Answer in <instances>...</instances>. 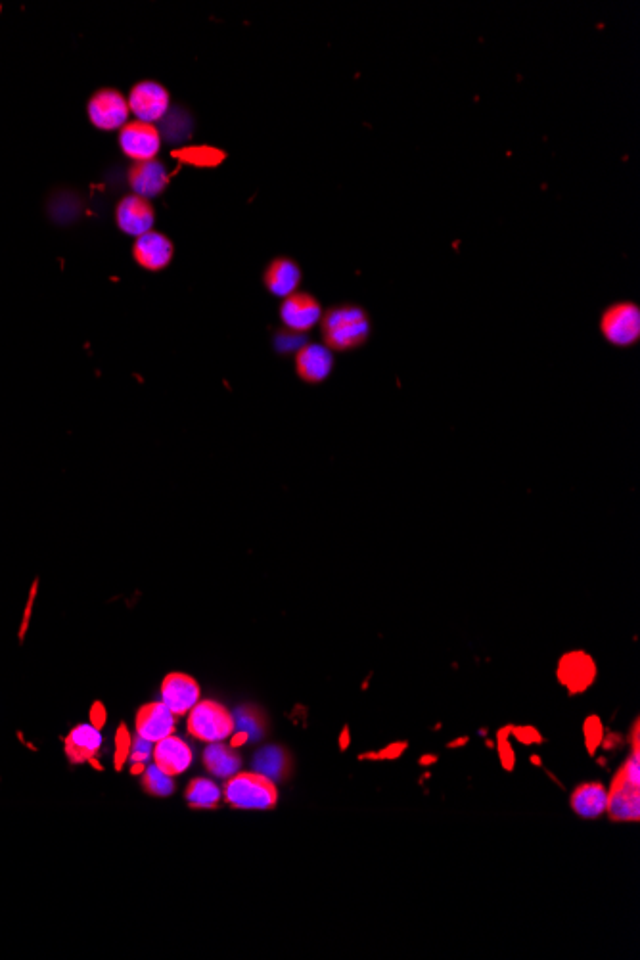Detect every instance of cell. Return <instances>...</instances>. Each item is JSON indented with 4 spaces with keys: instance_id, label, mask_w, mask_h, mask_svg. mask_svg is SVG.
Segmentation results:
<instances>
[{
    "instance_id": "d4e9b609",
    "label": "cell",
    "mask_w": 640,
    "mask_h": 960,
    "mask_svg": "<svg viewBox=\"0 0 640 960\" xmlns=\"http://www.w3.org/2000/svg\"><path fill=\"white\" fill-rule=\"evenodd\" d=\"M236 717H238V719H236L234 727H236L238 731L244 732L248 738L255 740V738H259V736L263 734V723H261L257 711H253V709L250 708L238 709V715H236Z\"/></svg>"
},
{
    "instance_id": "f1b7e54d",
    "label": "cell",
    "mask_w": 640,
    "mask_h": 960,
    "mask_svg": "<svg viewBox=\"0 0 640 960\" xmlns=\"http://www.w3.org/2000/svg\"><path fill=\"white\" fill-rule=\"evenodd\" d=\"M510 732H512V727H506V729L499 732L501 759H503V765L508 771L514 767V752H512V746H510V740H508V734H510Z\"/></svg>"
},
{
    "instance_id": "4fadbf2b",
    "label": "cell",
    "mask_w": 640,
    "mask_h": 960,
    "mask_svg": "<svg viewBox=\"0 0 640 960\" xmlns=\"http://www.w3.org/2000/svg\"><path fill=\"white\" fill-rule=\"evenodd\" d=\"M334 368V355L324 343H307L299 347L296 355L298 376L307 384L324 382Z\"/></svg>"
},
{
    "instance_id": "7c38bea8",
    "label": "cell",
    "mask_w": 640,
    "mask_h": 960,
    "mask_svg": "<svg viewBox=\"0 0 640 960\" xmlns=\"http://www.w3.org/2000/svg\"><path fill=\"white\" fill-rule=\"evenodd\" d=\"M596 663L587 652L575 650L558 663V681L572 694H579L595 683Z\"/></svg>"
},
{
    "instance_id": "7402d4cb",
    "label": "cell",
    "mask_w": 640,
    "mask_h": 960,
    "mask_svg": "<svg viewBox=\"0 0 640 960\" xmlns=\"http://www.w3.org/2000/svg\"><path fill=\"white\" fill-rule=\"evenodd\" d=\"M288 765H290L288 755L276 746L261 750L259 754L255 755V761H253L255 771L263 777L271 778V780H280V778L286 777Z\"/></svg>"
},
{
    "instance_id": "cb8c5ba5",
    "label": "cell",
    "mask_w": 640,
    "mask_h": 960,
    "mask_svg": "<svg viewBox=\"0 0 640 960\" xmlns=\"http://www.w3.org/2000/svg\"><path fill=\"white\" fill-rule=\"evenodd\" d=\"M142 786L150 796H158V798H165V796L175 792V782L171 780L169 775L160 771L156 767V763L146 769V773L142 777Z\"/></svg>"
},
{
    "instance_id": "ac0fdd59",
    "label": "cell",
    "mask_w": 640,
    "mask_h": 960,
    "mask_svg": "<svg viewBox=\"0 0 640 960\" xmlns=\"http://www.w3.org/2000/svg\"><path fill=\"white\" fill-rule=\"evenodd\" d=\"M154 763L156 767L169 777H177L184 773L192 763V752L188 744H184L177 736H167L160 740L154 748Z\"/></svg>"
},
{
    "instance_id": "ba28073f",
    "label": "cell",
    "mask_w": 640,
    "mask_h": 960,
    "mask_svg": "<svg viewBox=\"0 0 640 960\" xmlns=\"http://www.w3.org/2000/svg\"><path fill=\"white\" fill-rule=\"evenodd\" d=\"M115 221L119 230L138 238L152 230L156 221V211L150 204V200H144L137 194H129L117 204Z\"/></svg>"
},
{
    "instance_id": "836d02e7",
    "label": "cell",
    "mask_w": 640,
    "mask_h": 960,
    "mask_svg": "<svg viewBox=\"0 0 640 960\" xmlns=\"http://www.w3.org/2000/svg\"><path fill=\"white\" fill-rule=\"evenodd\" d=\"M633 752H639V723L633 729Z\"/></svg>"
},
{
    "instance_id": "5bb4252c",
    "label": "cell",
    "mask_w": 640,
    "mask_h": 960,
    "mask_svg": "<svg viewBox=\"0 0 640 960\" xmlns=\"http://www.w3.org/2000/svg\"><path fill=\"white\" fill-rule=\"evenodd\" d=\"M177 715L163 702H152L138 709L137 734L148 742H160L175 731Z\"/></svg>"
},
{
    "instance_id": "30bf717a",
    "label": "cell",
    "mask_w": 640,
    "mask_h": 960,
    "mask_svg": "<svg viewBox=\"0 0 640 960\" xmlns=\"http://www.w3.org/2000/svg\"><path fill=\"white\" fill-rule=\"evenodd\" d=\"M280 319L292 332H307L322 319V307L311 294H292L280 305Z\"/></svg>"
},
{
    "instance_id": "7a4b0ae2",
    "label": "cell",
    "mask_w": 640,
    "mask_h": 960,
    "mask_svg": "<svg viewBox=\"0 0 640 960\" xmlns=\"http://www.w3.org/2000/svg\"><path fill=\"white\" fill-rule=\"evenodd\" d=\"M225 798L236 809H273L278 790L271 778L259 773H236L225 786Z\"/></svg>"
},
{
    "instance_id": "e0dca14e",
    "label": "cell",
    "mask_w": 640,
    "mask_h": 960,
    "mask_svg": "<svg viewBox=\"0 0 640 960\" xmlns=\"http://www.w3.org/2000/svg\"><path fill=\"white\" fill-rule=\"evenodd\" d=\"M263 282L276 298H288L296 294L301 284V269L296 261L288 257H278L267 267Z\"/></svg>"
},
{
    "instance_id": "277c9868",
    "label": "cell",
    "mask_w": 640,
    "mask_h": 960,
    "mask_svg": "<svg viewBox=\"0 0 640 960\" xmlns=\"http://www.w3.org/2000/svg\"><path fill=\"white\" fill-rule=\"evenodd\" d=\"M600 330L608 342L618 347H629L639 342V305L631 301H621L608 307L600 319Z\"/></svg>"
},
{
    "instance_id": "8992f818",
    "label": "cell",
    "mask_w": 640,
    "mask_h": 960,
    "mask_svg": "<svg viewBox=\"0 0 640 960\" xmlns=\"http://www.w3.org/2000/svg\"><path fill=\"white\" fill-rule=\"evenodd\" d=\"M127 102L137 121L156 125L169 110V92L158 81H140L131 89Z\"/></svg>"
},
{
    "instance_id": "f546056e",
    "label": "cell",
    "mask_w": 640,
    "mask_h": 960,
    "mask_svg": "<svg viewBox=\"0 0 640 960\" xmlns=\"http://www.w3.org/2000/svg\"><path fill=\"white\" fill-rule=\"evenodd\" d=\"M639 763V752H633V755L627 759V763L621 767V771L618 773L619 777L627 778L629 782L640 784Z\"/></svg>"
},
{
    "instance_id": "3957f363",
    "label": "cell",
    "mask_w": 640,
    "mask_h": 960,
    "mask_svg": "<svg viewBox=\"0 0 640 960\" xmlns=\"http://www.w3.org/2000/svg\"><path fill=\"white\" fill-rule=\"evenodd\" d=\"M188 713V732L202 742H223L236 731L229 709L213 700L198 702Z\"/></svg>"
},
{
    "instance_id": "8fae6325",
    "label": "cell",
    "mask_w": 640,
    "mask_h": 960,
    "mask_svg": "<svg viewBox=\"0 0 640 960\" xmlns=\"http://www.w3.org/2000/svg\"><path fill=\"white\" fill-rule=\"evenodd\" d=\"M163 704L175 715H184L200 702V685L184 673H169L161 683Z\"/></svg>"
},
{
    "instance_id": "4dcf8cb0",
    "label": "cell",
    "mask_w": 640,
    "mask_h": 960,
    "mask_svg": "<svg viewBox=\"0 0 640 960\" xmlns=\"http://www.w3.org/2000/svg\"><path fill=\"white\" fill-rule=\"evenodd\" d=\"M512 731H514V729H512ZM514 732H516V736H518L522 742H526V744H533V742H539V740H541L539 732L531 729V727H526V729H522V731Z\"/></svg>"
},
{
    "instance_id": "83f0119b",
    "label": "cell",
    "mask_w": 640,
    "mask_h": 960,
    "mask_svg": "<svg viewBox=\"0 0 640 960\" xmlns=\"http://www.w3.org/2000/svg\"><path fill=\"white\" fill-rule=\"evenodd\" d=\"M152 755V742L144 740L142 736H135V740H131V752H129V757L137 763V765H142L148 757Z\"/></svg>"
},
{
    "instance_id": "9c48e42d",
    "label": "cell",
    "mask_w": 640,
    "mask_h": 960,
    "mask_svg": "<svg viewBox=\"0 0 640 960\" xmlns=\"http://www.w3.org/2000/svg\"><path fill=\"white\" fill-rule=\"evenodd\" d=\"M173 242L156 230L138 236L133 246V257L146 271H163L173 261Z\"/></svg>"
},
{
    "instance_id": "e575fe53",
    "label": "cell",
    "mask_w": 640,
    "mask_h": 960,
    "mask_svg": "<svg viewBox=\"0 0 640 960\" xmlns=\"http://www.w3.org/2000/svg\"><path fill=\"white\" fill-rule=\"evenodd\" d=\"M345 746H347V734L342 736V748H345Z\"/></svg>"
},
{
    "instance_id": "484cf974",
    "label": "cell",
    "mask_w": 640,
    "mask_h": 960,
    "mask_svg": "<svg viewBox=\"0 0 640 960\" xmlns=\"http://www.w3.org/2000/svg\"><path fill=\"white\" fill-rule=\"evenodd\" d=\"M583 734H585V742H587V748L591 754H595L596 748L602 744V736H604V727L600 723L598 717H589L583 725Z\"/></svg>"
},
{
    "instance_id": "4316f807",
    "label": "cell",
    "mask_w": 640,
    "mask_h": 960,
    "mask_svg": "<svg viewBox=\"0 0 640 960\" xmlns=\"http://www.w3.org/2000/svg\"><path fill=\"white\" fill-rule=\"evenodd\" d=\"M129 752H131V736H129V731L125 729V725H121L119 731H117V736H115V769L123 767V763L129 757Z\"/></svg>"
},
{
    "instance_id": "5b68a950",
    "label": "cell",
    "mask_w": 640,
    "mask_h": 960,
    "mask_svg": "<svg viewBox=\"0 0 640 960\" xmlns=\"http://www.w3.org/2000/svg\"><path fill=\"white\" fill-rule=\"evenodd\" d=\"M92 125L100 131H117L129 123V102L115 89L94 92L87 106Z\"/></svg>"
},
{
    "instance_id": "2e32d148",
    "label": "cell",
    "mask_w": 640,
    "mask_h": 960,
    "mask_svg": "<svg viewBox=\"0 0 640 960\" xmlns=\"http://www.w3.org/2000/svg\"><path fill=\"white\" fill-rule=\"evenodd\" d=\"M606 809L614 821H639L640 794L639 784L629 782L627 778L616 777L612 790L608 792Z\"/></svg>"
},
{
    "instance_id": "d6a6232c",
    "label": "cell",
    "mask_w": 640,
    "mask_h": 960,
    "mask_svg": "<svg viewBox=\"0 0 640 960\" xmlns=\"http://www.w3.org/2000/svg\"><path fill=\"white\" fill-rule=\"evenodd\" d=\"M92 715H94V719H92V725H94V727H98V725L104 721V709H102L100 704H96V706H94V713H92Z\"/></svg>"
},
{
    "instance_id": "603a6c76",
    "label": "cell",
    "mask_w": 640,
    "mask_h": 960,
    "mask_svg": "<svg viewBox=\"0 0 640 960\" xmlns=\"http://www.w3.org/2000/svg\"><path fill=\"white\" fill-rule=\"evenodd\" d=\"M186 800L194 809H213L221 800V790L206 778H194L186 788Z\"/></svg>"
},
{
    "instance_id": "ffe728a7",
    "label": "cell",
    "mask_w": 640,
    "mask_h": 960,
    "mask_svg": "<svg viewBox=\"0 0 640 960\" xmlns=\"http://www.w3.org/2000/svg\"><path fill=\"white\" fill-rule=\"evenodd\" d=\"M608 792L602 784H583L572 796L573 811L585 819H593L606 811Z\"/></svg>"
},
{
    "instance_id": "9a60e30c",
    "label": "cell",
    "mask_w": 640,
    "mask_h": 960,
    "mask_svg": "<svg viewBox=\"0 0 640 960\" xmlns=\"http://www.w3.org/2000/svg\"><path fill=\"white\" fill-rule=\"evenodd\" d=\"M167 183H169L167 169L161 161H135L133 167L129 169V184L133 192L144 200L158 198L165 190Z\"/></svg>"
},
{
    "instance_id": "52a82bcc",
    "label": "cell",
    "mask_w": 640,
    "mask_h": 960,
    "mask_svg": "<svg viewBox=\"0 0 640 960\" xmlns=\"http://www.w3.org/2000/svg\"><path fill=\"white\" fill-rule=\"evenodd\" d=\"M121 152L135 161L156 160L161 150V133L156 125L131 121L119 133Z\"/></svg>"
},
{
    "instance_id": "6da1fadb",
    "label": "cell",
    "mask_w": 640,
    "mask_h": 960,
    "mask_svg": "<svg viewBox=\"0 0 640 960\" xmlns=\"http://www.w3.org/2000/svg\"><path fill=\"white\" fill-rule=\"evenodd\" d=\"M320 332L330 351H349L370 338V319L357 305H340L322 313Z\"/></svg>"
},
{
    "instance_id": "44dd1931",
    "label": "cell",
    "mask_w": 640,
    "mask_h": 960,
    "mask_svg": "<svg viewBox=\"0 0 640 960\" xmlns=\"http://www.w3.org/2000/svg\"><path fill=\"white\" fill-rule=\"evenodd\" d=\"M204 763L207 771L215 777L229 778L234 777L242 765L240 755L221 742H211L204 752Z\"/></svg>"
},
{
    "instance_id": "d6986e66",
    "label": "cell",
    "mask_w": 640,
    "mask_h": 960,
    "mask_svg": "<svg viewBox=\"0 0 640 960\" xmlns=\"http://www.w3.org/2000/svg\"><path fill=\"white\" fill-rule=\"evenodd\" d=\"M102 748V736L94 725H81L69 732L66 738V755L71 763H85L96 759Z\"/></svg>"
},
{
    "instance_id": "1f68e13d",
    "label": "cell",
    "mask_w": 640,
    "mask_h": 960,
    "mask_svg": "<svg viewBox=\"0 0 640 960\" xmlns=\"http://www.w3.org/2000/svg\"><path fill=\"white\" fill-rule=\"evenodd\" d=\"M35 593H37V583L33 585V591H31V598H29V602H27V612H25V616H23V625H22V631H20V639H23V635H25V631H27V623H29V612L33 610V598H35Z\"/></svg>"
}]
</instances>
